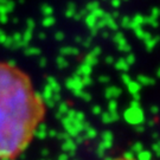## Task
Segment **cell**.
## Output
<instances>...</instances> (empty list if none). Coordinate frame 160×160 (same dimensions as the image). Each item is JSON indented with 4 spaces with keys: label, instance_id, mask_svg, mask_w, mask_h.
<instances>
[{
    "label": "cell",
    "instance_id": "1",
    "mask_svg": "<svg viewBox=\"0 0 160 160\" xmlns=\"http://www.w3.org/2000/svg\"><path fill=\"white\" fill-rule=\"evenodd\" d=\"M46 115L32 78L12 62L0 61V160H17L29 148Z\"/></svg>",
    "mask_w": 160,
    "mask_h": 160
},
{
    "label": "cell",
    "instance_id": "2",
    "mask_svg": "<svg viewBox=\"0 0 160 160\" xmlns=\"http://www.w3.org/2000/svg\"><path fill=\"white\" fill-rule=\"evenodd\" d=\"M127 119L131 123H138L142 120V113L138 108H131L127 112Z\"/></svg>",
    "mask_w": 160,
    "mask_h": 160
},
{
    "label": "cell",
    "instance_id": "3",
    "mask_svg": "<svg viewBox=\"0 0 160 160\" xmlns=\"http://www.w3.org/2000/svg\"><path fill=\"white\" fill-rule=\"evenodd\" d=\"M108 160H139L138 158L131 157V155H122V157H116V158H112Z\"/></svg>",
    "mask_w": 160,
    "mask_h": 160
}]
</instances>
